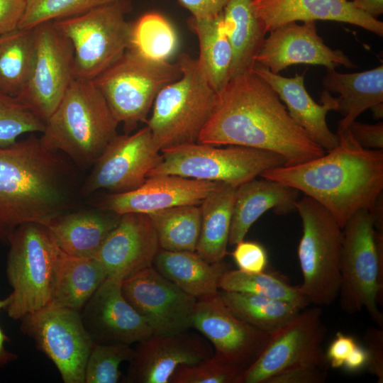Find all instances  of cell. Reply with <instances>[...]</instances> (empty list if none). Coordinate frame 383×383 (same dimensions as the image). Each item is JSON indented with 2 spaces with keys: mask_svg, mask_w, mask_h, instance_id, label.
Returning a JSON list of instances; mask_svg holds the SVG:
<instances>
[{
  "mask_svg": "<svg viewBox=\"0 0 383 383\" xmlns=\"http://www.w3.org/2000/svg\"><path fill=\"white\" fill-rule=\"evenodd\" d=\"M197 143L240 145L276 152L286 166L326 151L292 119L277 92L253 71L230 79L216 91L210 117Z\"/></svg>",
  "mask_w": 383,
  "mask_h": 383,
  "instance_id": "obj_1",
  "label": "cell"
},
{
  "mask_svg": "<svg viewBox=\"0 0 383 383\" xmlns=\"http://www.w3.org/2000/svg\"><path fill=\"white\" fill-rule=\"evenodd\" d=\"M338 145L306 162L265 170L261 177L292 187L324 206L343 228L357 211L382 206L383 150L360 146L349 128Z\"/></svg>",
  "mask_w": 383,
  "mask_h": 383,
  "instance_id": "obj_2",
  "label": "cell"
},
{
  "mask_svg": "<svg viewBox=\"0 0 383 383\" xmlns=\"http://www.w3.org/2000/svg\"><path fill=\"white\" fill-rule=\"evenodd\" d=\"M77 172L34 135L0 148V238L20 225L45 223L75 206Z\"/></svg>",
  "mask_w": 383,
  "mask_h": 383,
  "instance_id": "obj_3",
  "label": "cell"
},
{
  "mask_svg": "<svg viewBox=\"0 0 383 383\" xmlns=\"http://www.w3.org/2000/svg\"><path fill=\"white\" fill-rule=\"evenodd\" d=\"M119 123L93 80L75 78L45 123L43 146L89 167L117 135Z\"/></svg>",
  "mask_w": 383,
  "mask_h": 383,
  "instance_id": "obj_4",
  "label": "cell"
},
{
  "mask_svg": "<svg viewBox=\"0 0 383 383\" xmlns=\"http://www.w3.org/2000/svg\"><path fill=\"white\" fill-rule=\"evenodd\" d=\"M177 62L181 76L160 91L146 121L160 151L197 143L216 95L197 58L182 53Z\"/></svg>",
  "mask_w": 383,
  "mask_h": 383,
  "instance_id": "obj_5",
  "label": "cell"
},
{
  "mask_svg": "<svg viewBox=\"0 0 383 383\" xmlns=\"http://www.w3.org/2000/svg\"><path fill=\"white\" fill-rule=\"evenodd\" d=\"M6 276L12 288L5 311L21 320L52 302L55 274L62 251L40 223L18 226L8 237Z\"/></svg>",
  "mask_w": 383,
  "mask_h": 383,
  "instance_id": "obj_6",
  "label": "cell"
},
{
  "mask_svg": "<svg viewBox=\"0 0 383 383\" xmlns=\"http://www.w3.org/2000/svg\"><path fill=\"white\" fill-rule=\"evenodd\" d=\"M342 230L340 307L348 313L365 309L382 328L378 304L383 295V232L376 229L374 216L367 209L353 214Z\"/></svg>",
  "mask_w": 383,
  "mask_h": 383,
  "instance_id": "obj_7",
  "label": "cell"
},
{
  "mask_svg": "<svg viewBox=\"0 0 383 383\" xmlns=\"http://www.w3.org/2000/svg\"><path fill=\"white\" fill-rule=\"evenodd\" d=\"M303 232L297 255L303 276L299 289L309 304L328 306L338 298L343 230L331 213L304 196L296 203Z\"/></svg>",
  "mask_w": 383,
  "mask_h": 383,
  "instance_id": "obj_8",
  "label": "cell"
},
{
  "mask_svg": "<svg viewBox=\"0 0 383 383\" xmlns=\"http://www.w3.org/2000/svg\"><path fill=\"white\" fill-rule=\"evenodd\" d=\"M181 74L177 61H157L128 49L93 82L130 133L139 123H146L157 94Z\"/></svg>",
  "mask_w": 383,
  "mask_h": 383,
  "instance_id": "obj_9",
  "label": "cell"
},
{
  "mask_svg": "<svg viewBox=\"0 0 383 383\" xmlns=\"http://www.w3.org/2000/svg\"><path fill=\"white\" fill-rule=\"evenodd\" d=\"M226 146L192 143L163 150L161 161L148 177L174 174L237 187L268 169L287 165L286 160L274 152L240 145Z\"/></svg>",
  "mask_w": 383,
  "mask_h": 383,
  "instance_id": "obj_10",
  "label": "cell"
},
{
  "mask_svg": "<svg viewBox=\"0 0 383 383\" xmlns=\"http://www.w3.org/2000/svg\"><path fill=\"white\" fill-rule=\"evenodd\" d=\"M131 9L129 0H118L52 21L72 45L75 78L94 80L128 50Z\"/></svg>",
  "mask_w": 383,
  "mask_h": 383,
  "instance_id": "obj_11",
  "label": "cell"
},
{
  "mask_svg": "<svg viewBox=\"0 0 383 383\" xmlns=\"http://www.w3.org/2000/svg\"><path fill=\"white\" fill-rule=\"evenodd\" d=\"M21 321V331L53 362L65 383H84L94 343L80 311L50 303Z\"/></svg>",
  "mask_w": 383,
  "mask_h": 383,
  "instance_id": "obj_12",
  "label": "cell"
},
{
  "mask_svg": "<svg viewBox=\"0 0 383 383\" xmlns=\"http://www.w3.org/2000/svg\"><path fill=\"white\" fill-rule=\"evenodd\" d=\"M322 309H302L292 321L271 335L265 348L240 379L239 383H266L277 373L299 365L328 368L323 349L326 328Z\"/></svg>",
  "mask_w": 383,
  "mask_h": 383,
  "instance_id": "obj_13",
  "label": "cell"
},
{
  "mask_svg": "<svg viewBox=\"0 0 383 383\" xmlns=\"http://www.w3.org/2000/svg\"><path fill=\"white\" fill-rule=\"evenodd\" d=\"M35 30L33 67L16 97L46 123L75 79L74 50L52 21L41 23Z\"/></svg>",
  "mask_w": 383,
  "mask_h": 383,
  "instance_id": "obj_14",
  "label": "cell"
},
{
  "mask_svg": "<svg viewBox=\"0 0 383 383\" xmlns=\"http://www.w3.org/2000/svg\"><path fill=\"white\" fill-rule=\"evenodd\" d=\"M162 160L148 126L135 133L116 135L92 165L79 189L82 196L99 190L123 193L133 190L148 178Z\"/></svg>",
  "mask_w": 383,
  "mask_h": 383,
  "instance_id": "obj_15",
  "label": "cell"
},
{
  "mask_svg": "<svg viewBox=\"0 0 383 383\" xmlns=\"http://www.w3.org/2000/svg\"><path fill=\"white\" fill-rule=\"evenodd\" d=\"M192 328L212 343L213 356L237 371L240 377L257 360L271 337L233 314L218 294L197 300Z\"/></svg>",
  "mask_w": 383,
  "mask_h": 383,
  "instance_id": "obj_16",
  "label": "cell"
},
{
  "mask_svg": "<svg viewBox=\"0 0 383 383\" xmlns=\"http://www.w3.org/2000/svg\"><path fill=\"white\" fill-rule=\"evenodd\" d=\"M126 301L154 333L174 334L192 328L197 299L163 277L153 266L122 281Z\"/></svg>",
  "mask_w": 383,
  "mask_h": 383,
  "instance_id": "obj_17",
  "label": "cell"
},
{
  "mask_svg": "<svg viewBox=\"0 0 383 383\" xmlns=\"http://www.w3.org/2000/svg\"><path fill=\"white\" fill-rule=\"evenodd\" d=\"M213 351L202 337L188 331L162 334L154 333L138 343L129 361L128 383H169L174 371L210 359Z\"/></svg>",
  "mask_w": 383,
  "mask_h": 383,
  "instance_id": "obj_18",
  "label": "cell"
},
{
  "mask_svg": "<svg viewBox=\"0 0 383 383\" xmlns=\"http://www.w3.org/2000/svg\"><path fill=\"white\" fill-rule=\"evenodd\" d=\"M270 33L255 62L273 73L279 74L296 64L321 65L327 70L340 66L357 67L343 51L333 50L325 44L317 33L316 21H304L302 24L289 22Z\"/></svg>",
  "mask_w": 383,
  "mask_h": 383,
  "instance_id": "obj_19",
  "label": "cell"
},
{
  "mask_svg": "<svg viewBox=\"0 0 383 383\" xmlns=\"http://www.w3.org/2000/svg\"><path fill=\"white\" fill-rule=\"evenodd\" d=\"M122 281L107 277L80 311L94 344L143 341L154 331L123 295Z\"/></svg>",
  "mask_w": 383,
  "mask_h": 383,
  "instance_id": "obj_20",
  "label": "cell"
},
{
  "mask_svg": "<svg viewBox=\"0 0 383 383\" xmlns=\"http://www.w3.org/2000/svg\"><path fill=\"white\" fill-rule=\"evenodd\" d=\"M218 183L174 174H157L148 177L143 184L130 192L104 195L96 207L121 216L199 205Z\"/></svg>",
  "mask_w": 383,
  "mask_h": 383,
  "instance_id": "obj_21",
  "label": "cell"
},
{
  "mask_svg": "<svg viewBox=\"0 0 383 383\" xmlns=\"http://www.w3.org/2000/svg\"><path fill=\"white\" fill-rule=\"evenodd\" d=\"M160 247L153 223L147 213L121 215L115 228L96 257L107 277L121 281L152 266Z\"/></svg>",
  "mask_w": 383,
  "mask_h": 383,
  "instance_id": "obj_22",
  "label": "cell"
},
{
  "mask_svg": "<svg viewBox=\"0 0 383 383\" xmlns=\"http://www.w3.org/2000/svg\"><path fill=\"white\" fill-rule=\"evenodd\" d=\"M252 71L270 84L284 104L292 119L313 142L325 151L338 145L337 134L330 130L326 123L327 113L338 109L336 98L330 92L323 89L321 94V104H319L306 89L303 74L285 77L257 64H255Z\"/></svg>",
  "mask_w": 383,
  "mask_h": 383,
  "instance_id": "obj_23",
  "label": "cell"
},
{
  "mask_svg": "<svg viewBox=\"0 0 383 383\" xmlns=\"http://www.w3.org/2000/svg\"><path fill=\"white\" fill-rule=\"evenodd\" d=\"M252 6L267 33L289 22L321 20L353 24L383 36V23L347 0H252Z\"/></svg>",
  "mask_w": 383,
  "mask_h": 383,
  "instance_id": "obj_24",
  "label": "cell"
},
{
  "mask_svg": "<svg viewBox=\"0 0 383 383\" xmlns=\"http://www.w3.org/2000/svg\"><path fill=\"white\" fill-rule=\"evenodd\" d=\"M300 192L279 182L262 177L245 182L235 189L228 244L244 240L252 225L265 212L278 215L296 211Z\"/></svg>",
  "mask_w": 383,
  "mask_h": 383,
  "instance_id": "obj_25",
  "label": "cell"
},
{
  "mask_svg": "<svg viewBox=\"0 0 383 383\" xmlns=\"http://www.w3.org/2000/svg\"><path fill=\"white\" fill-rule=\"evenodd\" d=\"M120 216L99 209L70 211L50 218L44 225L62 252L93 257L117 226Z\"/></svg>",
  "mask_w": 383,
  "mask_h": 383,
  "instance_id": "obj_26",
  "label": "cell"
},
{
  "mask_svg": "<svg viewBox=\"0 0 383 383\" xmlns=\"http://www.w3.org/2000/svg\"><path fill=\"white\" fill-rule=\"evenodd\" d=\"M152 266L163 277L197 300L216 295L220 278L228 270L222 261L209 262L196 251L162 249L157 253Z\"/></svg>",
  "mask_w": 383,
  "mask_h": 383,
  "instance_id": "obj_27",
  "label": "cell"
},
{
  "mask_svg": "<svg viewBox=\"0 0 383 383\" xmlns=\"http://www.w3.org/2000/svg\"><path fill=\"white\" fill-rule=\"evenodd\" d=\"M323 85L328 92L339 94L336 97L338 111L343 118L339 121L338 131H342L349 128L365 111L382 104L383 65L355 73L327 70Z\"/></svg>",
  "mask_w": 383,
  "mask_h": 383,
  "instance_id": "obj_28",
  "label": "cell"
},
{
  "mask_svg": "<svg viewBox=\"0 0 383 383\" xmlns=\"http://www.w3.org/2000/svg\"><path fill=\"white\" fill-rule=\"evenodd\" d=\"M236 187L218 182L199 204L201 230L196 252L211 263L227 255Z\"/></svg>",
  "mask_w": 383,
  "mask_h": 383,
  "instance_id": "obj_29",
  "label": "cell"
},
{
  "mask_svg": "<svg viewBox=\"0 0 383 383\" xmlns=\"http://www.w3.org/2000/svg\"><path fill=\"white\" fill-rule=\"evenodd\" d=\"M252 0H229L223 10L225 30L233 51L231 78L251 72L267 31L255 14Z\"/></svg>",
  "mask_w": 383,
  "mask_h": 383,
  "instance_id": "obj_30",
  "label": "cell"
},
{
  "mask_svg": "<svg viewBox=\"0 0 383 383\" xmlns=\"http://www.w3.org/2000/svg\"><path fill=\"white\" fill-rule=\"evenodd\" d=\"M107 277L99 260L62 252L57 265L52 302L80 311Z\"/></svg>",
  "mask_w": 383,
  "mask_h": 383,
  "instance_id": "obj_31",
  "label": "cell"
},
{
  "mask_svg": "<svg viewBox=\"0 0 383 383\" xmlns=\"http://www.w3.org/2000/svg\"><path fill=\"white\" fill-rule=\"evenodd\" d=\"M222 12L209 18L191 16L187 21L188 26L199 40V56L197 59L216 91L230 80L233 61V51L225 30Z\"/></svg>",
  "mask_w": 383,
  "mask_h": 383,
  "instance_id": "obj_32",
  "label": "cell"
},
{
  "mask_svg": "<svg viewBox=\"0 0 383 383\" xmlns=\"http://www.w3.org/2000/svg\"><path fill=\"white\" fill-rule=\"evenodd\" d=\"M35 46V28L0 35V92L18 96L31 73Z\"/></svg>",
  "mask_w": 383,
  "mask_h": 383,
  "instance_id": "obj_33",
  "label": "cell"
},
{
  "mask_svg": "<svg viewBox=\"0 0 383 383\" xmlns=\"http://www.w3.org/2000/svg\"><path fill=\"white\" fill-rule=\"evenodd\" d=\"M218 295L237 317L270 335L295 318L302 309L282 300L218 290Z\"/></svg>",
  "mask_w": 383,
  "mask_h": 383,
  "instance_id": "obj_34",
  "label": "cell"
},
{
  "mask_svg": "<svg viewBox=\"0 0 383 383\" xmlns=\"http://www.w3.org/2000/svg\"><path fill=\"white\" fill-rule=\"evenodd\" d=\"M160 249L196 251L200 230L199 205L178 206L148 213Z\"/></svg>",
  "mask_w": 383,
  "mask_h": 383,
  "instance_id": "obj_35",
  "label": "cell"
},
{
  "mask_svg": "<svg viewBox=\"0 0 383 383\" xmlns=\"http://www.w3.org/2000/svg\"><path fill=\"white\" fill-rule=\"evenodd\" d=\"M172 23L158 13H147L131 25L128 50L148 58L169 62L178 48Z\"/></svg>",
  "mask_w": 383,
  "mask_h": 383,
  "instance_id": "obj_36",
  "label": "cell"
},
{
  "mask_svg": "<svg viewBox=\"0 0 383 383\" xmlns=\"http://www.w3.org/2000/svg\"><path fill=\"white\" fill-rule=\"evenodd\" d=\"M219 289L255 294L292 303L305 309L309 303L299 287H293L273 273H246L239 270H227L218 282Z\"/></svg>",
  "mask_w": 383,
  "mask_h": 383,
  "instance_id": "obj_37",
  "label": "cell"
},
{
  "mask_svg": "<svg viewBox=\"0 0 383 383\" xmlns=\"http://www.w3.org/2000/svg\"><path fill=\"white\" fill-rule=\"evenodd\" d=\"M118 0H26L18 28H32L48 22L72 17Z\"/></svg>",
  "mask_w": 383,
  "mask_h": 383,
  "instance_id": "obj_38",
  "label": "cell"
},
{
  "mask_svg": "<svg viewBox=\"0 0 383 383\" xmlns=\"http://www.w3.org/2000/svg\"><path fill=\"white\" fill-rule=\"evenodd\" d=\"M45 123L16 96L0 92V148L10 146L25 133H42Z\"/></svg>",
  "mask_w": 383,
  "mask_h": 383,
  "instance_id": "obj_39",
  "label": "cell"
},
{
  "mask_svg": "<svg viewBox=\"0 0 383 383\" xmlns=\"http://www.w3.org/2000/svg\"><path fill=\"white\" fill-rule=\"evenodd\" d=\"M133 353L134 349L128 344H94L85 367L84 383L118 382L120 365L129 362Z\"/></svg>",
  "mask_w": 383,
  "mask_h": 383,
  "instance_id": "obj_40",
  "label": "cell"
},
{
  "mask_svg": "<svg viewBox=\"0 0 383 383\" xmlns=\"http://www.w3.org/2000/svg\"><path fill=\"white\" fill-rule=\"evenodd\" d=\"M240 374L212 356L193 365L179 367L169 383H239Z\"/></svg>",
  "mask_w": 383,
  "mask_h": 383,
  "instance_id": "obj_41",
  "label": "cell"
},
{
  "mask_svg": "<svg viewBox=\"0 0 383 383\" xmlns=\"http://www.w3.org/2000/svg\"><path fill=\"white\" fill-rule=\"evenodd\" d=\"M232 257L239 270L246 273L265 271L268 265V254L265 248L255 241L241 240L235 245Z\"/></svg>",
  "mask_w": 383,
  "mask_h": 383,
  "instance_id": "obj_42",
  "label": "cell"
},
{
  "mask_svg": "<svg viewBox=\"0 0 383 383\" xmlns=\"http://www.w3.org/2000/svg\"><path fill=\"white\" fill-rule=\"evenodd\" d=\"M327 376L326 368L299 365L277 373L268 379L266 383H323Z\"/></svg>",
  "mask_w": 383,
  "mask_h": 383,
  "instance_id": "obj_43",
  "label": "cell"
},
{
  "mask_svg": "<svg viewBox=\"0 0 383 383\" xmlns=\"http://www.w3.org/2000/svg\"><path fill=\"white\" fill-rule=\"evenodd\" d=\"M364 341L368 353L367 370L375 376L379 383L383 382V331L382 328H369Z\"/></svg>",
  "mask_w": 383,
  "mask_h": 383,
  "instance_id": "obj_44",
  "label": "cell"
},
{
  "mask_svg": "<svg viewBox=\"0 0 383 383\" xmlns=\"http://www.w3.org/2000/svg\"><path fill=\"white\" fill-rule=\"evenodd\" d=\"M349 130L355 141L362 148L383 150V123L375 124L354 121Z\"/></svg>",
  "mask_w": 383,
  "mask_h": 383,
  "instance_id": "obj_45",
  "label": "cell"
},
{
  "mask_svg": "<svg viewBox=\"0 0 383 383\" xmlns=\"http://www.w3.org/2000/svg\"><path fill=\"white\" fill-rule=\"evenodd\" d=\"M357 344L352 335L337 332L325 352L328 365L335 369L343 368L345 360Z\"/></svg>",
  "mask_w": 383,
  "mask_h": 383,
  "instance_id": "obj_46",
  "label": "cell"
},
{
  "mask_svg": "<svg viewBox=\"0 0 383 383\" xmlns=\"http://www.w3.org/2000/svg\"><path fill=\"white\" fill-rule=\"evenodd\" d=\"M26 0H0V35L18 28Z\"/></svg>",
  "mask_w": 383,
  "mask_h": 383,
  "instance_id": "obj_47",
  "label": "cell"
},
{
  "mask_svg": "<svg viewBox=\"0 0 383 383\" xmlns=\"http://www.w3.org/2000/svg\"><path fill=\"white\" fill-rule=\"evenodd\" d=\"M192 16L197 18L215 16L223 11L229 0H177Z\"/></svg>",
  "mask_w": 383,
  "mask_h": 383,
  "instance_id": "obj_48",
  "label": "cell"
},
{
  "mask_svg": "<svg viewBox=\"0 0 383 383\" xmlns=\"http://www.w3.org/2000/svg\"><path fill=\"white\" fill-rule=\"evenodd\" d=\"M367 362V351L365 347H362L358 343L350 357L345 360L343 368L349 372H357L366 368Z\"/></svg>",
  "mask_w": 383,
  "mask_h": 383,
  "instance_id": "obj_49",
  "label": "cell"
},
{
  "mask_svg": "<svg viewBox=\"0 0 383 383\" xmlns=\"http://www.w3.org/2000/svg\"><path fill=\"white\" fill-rule=\"evenodd\" d=\"M358 10L377 18L383 13V0H347Z\"/></svg>",
  "mask_w": 383,
  "mask_h": 383,
  "instance_id": "obj_50",
  "label": "cell"
},
{
  "mask_svg": "<svg viewBox=\"0 0 383 383\" xmlns=\"http://www.w3.org/2000/svg\"><path fill=\"white\" fill-rule=\"evenodd\" d=\"M8 341H9V338L0 327V369L18 357L14 353L6 350L4 343Z\"/></svg>",
  "mask_w": 383,
  "mask_h": 383,
  "instance_id": "obj_51",
  "label": "cell"
},
{
  "mask_svg": "<svg viewBox=\"0 0 383 383\" xmlns=\"http://www.w3.org/2000/svg\"><path fill=\"white\" fill-rule=\"evenodd\" d=\"M11 299V295L7 296L6 299L0 300V310L1 309H5V308L9 304Z\"/></svg>",
  "mask_w": 383,
  "mask_h": 383,
  "instance_id": "obj_52",
  "label": "cell"
}]
</instances>
